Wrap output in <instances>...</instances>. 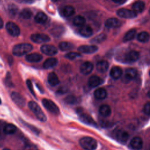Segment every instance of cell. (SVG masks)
<instances>
[{
	"instance_id": "obj_1",
	"label": "cell",
	"mask_w": 150,
	"mask_h": 150,
	"mask_svg": "<svg viewBox=\"0 0 150 150\" xmlns=\"http://www.w3.org/2000/svg\"><path fill=\"white\" fill-rule=\"evenodd\" d=\"M33 49V46L30 43H22L16 45L12 49V53L16 56H22L30 52Z\"/></svg>"
},
{
	"instance_id": "obj_2",
	"label": "cell",
	"mask_w": 150,
	"mask_h": 150,
	"mask_svg": "<svg viewBox=\"0 0 150 150\" xmlns=\"http://www.w3.org/2000/svg\"><path fill=\"white\" fill-rule=\"evenodd\" d=\"M28 107L39 121L42 122H45L46 121V116L38 103L33 101H29L28 103Z\"/></svg>"
},
{
	"instance_id": "obj_3",
	"label": "cell",
	"mask_w": 150,
	"mask_h": 150,
	"mask_svg": "<svg viewBox=\"0 0 150 150\" xmlns=\"http://www.w3.org/2000/svg\"><path fill=\"white\" fill-rule=\"evenodd\" d=\"M79 144L81 147L85 150H95L97 146L96 139L89 137H84L81 138Z\"/></svg>"
},
{
	"instance_id": "obj_4",
	"label": "cell",
	"mask_w": 150,
	"mask_h": 150,
	"mask_svg": "<svg viewBox=\"0 0 150 150\" xmlns=\"http://www.w3.org/2000/svg\"><path fill=\"white\" fill-rule=\"evenodd\" d=\"M42 104L44 106V107L49 111H50L51 113L54 114V115H58L59 114L60 110L57 105L52 100L47 99V98H43L42 101Z\"/></svg>"
},
{
	"instance_id": "obj_5",
	"label": "cell",
	"mask_w": 150,
	"mask_h": 150,
	"mask_svg": "<svg viewBox=\"0 0 150 150\" xmlns=\"http://www.w3.org/2000/svg\"><path fill=\"white\" fill-rule=\"evenodd\" d=\"M77 114L79 115L80 120L83 122H84L87 125H91V126H94V127L97 126L96 122L92 118V117L91 116H90L88 114L84 112L81 109H80V108L77 109Z\"/></svg>"
},
{
	"instance_id": "obj_6",
	"label": "cell",
	"mask_w": 150,
	"mask_h": 150,
	"mask_svg": "<svg viewBox=\"0 0 150 150\" xmlns=\"http://www.w3.org/2000/svg\"><path fill=\"white\" fill-rule=\"evenodd\" d=\"M5 27L8 33L11 36L16 37L20 35V33H21L20 28L14 22H7Z\"/></svg>"
},
{
	"instance_id": "obj_7",
	"label": "cell",
	"mask_w": 150,
	"mask_h": 150,
	"mask_svg": "<svg viewBox=\"0 0 150 150\" xmlns=\"http://www.w3.org/2000/svg\"><path fill=\"white\" fill-rule=\"evenodd\" d=\"M30 39L36 43H45L49 42L50 39L48 35L44 33H34L30 36Z\"/></svg>"
},
{
	"instance_id": "obj_8",
	"label": "cell",
	"mask_w": 150,
	"mask_h": 150,
	"mask_svg": "<svg viewBox=\"0 0 150 150\" xmlns=\"http://www.w3.org/2000/svg\"><path fill=\"white\" fill-rule=\"evenodd\" d=\"M117 14L120 17L126 18V19L134 18L137 15V13L134 12L132 10H130L125 8H121L118 9L117 11Z\"/></svg>"
},
{
	"instance_id": "obj_9",
	"label": "cell",
	"mask_w": 150,
	"mask_h": 150,
	"mask_svg": "<svg viewBox=\"0 0 150 150\" xmlns=\"http://www.w3.org/2000/svg\"><path fill=\"white\" fill-rule=\"evenodd\" d=\"M41 52L48 56H54L57 54V49L52 45H43L40 47Z\"/></svg>"
},
{
	"instance_id": "obj_10",
	"label": "cell",
	"mask_w": 150,
	"mask_h": 150,
	"mask_svg": "<svg viewBox=\"0 0 150 150\" xmlns=\"http://www.w3.org/2000/svg\"><path fill=\"white\" fill-rule=\"evenodd\" d=\"M11 98L12 101L18 106L22 107H24L25 105V100L23 97L22 95H21L19 93L16 92H12L11 94Z\"/></svg>"
},
{
	"instance_id": "obj_11",
	"label": "cell",
	"mask_w": 150,
	"mask_h": 150,
	"mask_svg": "<svg viewBox=\"0 0 150 150\" xmlns=\"http://www.w3.org/2000/svg\"><path fill=\"white\" fill-rule=\"evenodd\" d=\"M143 141L139 137H135L131 139L129 142V146L134 150H139L142 148Z\"/></svg>"
},
{
	"instance_id": "obj_12",
	"label": "cell",
	"mask_w": 150,
	"mask_h": 150,
	"mask_svg": "<svg viewBox=\"0 0 150 150\" xmlns=\"http://www.w3.org/2000/svg\"><path fill=\"white\" fill-rule=\"evenodd\" d=\"M78 51L86 54H91L97 51L98 47L96 45H82L78 47Z\"/></svg>"
},
{
	"instance_id": "obj_13",
	"label": "cell",
	"mask_w": 150,
	"mask_h": 150,
	"mask_svg": "<svg viewBox=\"0 0 150 150\" xmlns=\"http://www.w3.org/2000/svg\"><path fill=\"white\" fill-rule=\"evenodd\" d=\"M115 137L116 139L124 143L129 138V134L128 133L122 129H118L115 132Z\"/></svg>"
},
{
	"instance_id": "obj_14",
	"label": "cell",
	"mask_w": 150,
	"mask_h": 150,
	"mask_svg": "<svg viewBox=\"0 0 150 150\" xmlns=\"http://www.w3.org/2000/svg\"><path fill=\"white\" fill-rule=\"evenodd\" d=\"M93 69V64L90 62H85L80 66V72L84 74L87 75L89 74Z\"/></svg>"
},
{
	"instance_id": "obj_15",
	"label": "cell",
	"mask_w": 150,
	"mask_h": 150,
	"mask_svg": "<svg viewBox=\"0 0 150 150\" xmlns=\"http://www.w3.org/2000/svg\"><path fill=\"white\" fill-rule=\"evenodd\" d=\"M139 57V53L135 51L132 50L127 53L125 56V60L127 62L132 63L136 62Z\"/></svg>"
},
{
	"instance_id": "obj_16",
	"label": "cell",
	"mask_w": 150,
	"mask_h": 150,
	"mask_svg": "<svg viewBox=\"0 0 150 150\" xmlns=\"http://www.w3.org/2000/svg\"><path fill=\"white\" fill-rule=\"evenodd\" d=\"M121 23L120 20L115 18H109L105 22V26L108 28H115L120 27Z\"/></svg>"
},
{
	"instance_id": "obj_17",
	"label": "cell",
	"mask_w": 150,
	"mask_h": 150,
	"mask_svg": "<svg viewBox=\"0 0 150 150\" xmlns=\"http://www.w3.org/2000/svg\"><path fill=\"white\" fill-rule=\"evenodd\" d=\"M42 56L38 53H33L28 54L26 56L25 59L27 62L30 63H36L42 60Z\"/></svg>"
},
{
	"instance_id": "obj_18",
	"label": "cell",
	"mask_w": 150,
	"mask_h": 150,
	"mask_svg": "<svg viewBox=\"0 0 150 150\" xmlns=\"http://www.w3.org/2000/svg\"><path fill=\"white\" fill-rule=\"evenodd\" d=\"M101 79L96 75L91 76L88 80V86L91 87H96L102 83Z\"/></svg>"
},
{
	"instance_id": "obj_19",
	"label": "cell",
	"mask_w": 150,
	"mask_h": 150,
	"mask_svg": "<svg viewBox=\"0 0 150 150\" xmlns=\"http://www.w3.org/2000/svg\"><path fill=\"white\" fill-rule=\"evenodd\" d=\"M79 33L82 36L88 38L93 35V29L89 26H83L80 27L79 30Z\"/></svg>"
},
{
	"instance_id": "obj_20",
	"label": "cell",
	"mask_w": 150,
	"mask_h": 150,
	"mask_svg": "<svg viewBox=\"0 0 150 150\" xmlns=\"http://www.w3.org/2000/svg\"><path fill=\"white\" fill-rule=\"evenodd\" d=\"M47 81L50 86H55L59 83V79L55 73L51 72L47 76Z\"/></svg>"
},
{
	"instance_id": "obj_21",
	"label": "cell",
	"mask_w": 150,
	"mask_h": 150,
	"mask_svg": "<svg viewBox=\"0 0 150 150\" xmlns=\"http://www.w3.org/2000/svg\"><path fill=\"white\" fill-rule=\"evenodd\" d=\"M107 93L106 90L103 88H98L96 89L94 92V96L97 100H104L106 98Z\"/></svg>"
},
{
	"instance_id": "obj_22",
	"label": "cell",
	"mask_w": 150,
	"mask_h": 150,
	"mask_svg": "<svg viewBox=\"0 0 150 150\" xmlns=\"http://www.w3.org/2000/svg\"><path fill=\"white\" fill-rule=\"evenodd\" d=\"M57 62H58V61L56 58L50 57V58L47 59L44 62L43 66L46 69H51V68L54 67L55 66H56V64H57Z\"/></svg>"
},
{
	"instance_id": "obj_23",
	"label": "cell",
	"mask_w": 150,
	"mask_h": 150,
	"mask_svg": "<svg viewBox=\"0 0 150 150\" xmlns=\"http://www.w3.org/2000/svg\"><path fill=\"white\" fill-rule=\"evenodd\" d=\"M109 67L108 63L105 60H101L96 64V69L100 73L105 72Z\"/></svg>"
},
{
	"instance_id": "obj_24",
	"label": "cell",
	"mask_w": 150,
	"mask_h": 150,
	"mask_svg": "<svg viewBox=\"0 0 150 150\" xmlns=\"http://www.w3.org/2000/svg\"><path fill=\"white\" fill-rule=\"evenodd\" d=\"M98 111L100 114L104 117H108L111 113V108L110 107L109 105L107 104H103L101 105L99 108Z\"/></svg>"
},
{
	"instance_id": "obj_25",
	"label": "cell",
	"mask_w": 150,
	"mask_h": 150,
	"mask_svg": "<svg viewBox=\"0 0 150 150\" xmlns=\"http://www.w3.org/2000/svg\"><path fill=\"white\" fill-rule=\"evenodd\" d=\"M122 70L119 67H113L110 71V76L114 79H118L122 75Z\"/></svg>"
},
{
	"instance_id": "obj_26",
	"label": "cell",
	"mask_w": 150,
	"mask_h": 150,
	"mask_svg": "<svg viewBox=\"0 0 150 150\" xmlns=\"http://www.w3.org/2000/svg\"><path fill=\"white\" fill-rule=\"evenodd\" d=\"M59 49L62 51H68L74 47V44L69 42H62L59 43Z\"/></svg>"
},
{
	"instance_id": "obj_27",
	"label": "cell",
	"mask_w": 150,
	"mask_h": 150,
	"mask_svg": "<svg viewBox=\"0 0 150 150\" xmlns=\"http://www.w3.org/2000/svg\"><path fill=\"white\" fill-rule=\"evenodd\" d=\"M63 15L66 17H70L75 13V9L71 5H66L62 9Z\"/></svg>"
},
{
	"instance_id": "obj_28",
	"label": "cell",
	"mask_w": 150,
	"mask_h": 150,
	"mask_svg": "<svg viewBox=\"0 0 150 150\" xmlns=\"http://www.w3.org/2000/svg\"><path fill=\"white\" fill-rule=\"evenodd\" d=\"M47 20V15L42 12H39L37 13V14L35 16V21L38 23H40V24L45 23Z\"/></svg>"
},
{
	"instance_id": "obj_29",
	"label": "cell",
	"mask_w": 150,
	"mask_h": 150,
	"mask_svg": "<svg viewBox=\"0 0 150 150\" xmlns=\"http://www.w3.org/2000/svg\"><path fill=\"white\" fill-rule=\"evenodd\" d=\"M145 8V4L144 3V2L142 1H137L135 2H134L132 5V11L137 13H140Z\"/></svg>"
},
{
	"instance_id": "obj_30",
	"label": "cell",
	"mask_w": 150,
	"mask_h": 150,
	"mask_svg": "<svg viewBox=\"0 0 150 150\" xmlns=\"http://www.w3.org/2000/svg\"><path fill=\"white\" fill-rule=\"evenodd\" d=\"M137 76V71L134 68H128L125 70V76L128 80H133Z\"/></svg>"
},
{
	"instance_id": "obj_31",
	"label": "cell",
	"mask_w": 150,
	"mask_h": 150,
	"mask_svg": "<svg viewBox=\"0 0 150 150\" xmlns=\"http://www.w3.org/2000/svg\"><path fill=\"white\" fill-rule=\"evenodd\" d=\"M73 24L76 26H83L86 23V19L80 15H77L75 16L73 20Z\"/></svg>"
},
{
	"instance_id": "obj_32",
	"label": "cell",
	"mask_w": 150,
	"mask_h": 150,
	"mask_svg": "<svg viewBox=\"0 0 150 150\" xmlns=\"http://www.w3.org/2000/svg\"><path fill=\"white\" fill-rule=\"evenodd\" d=\"M16 131V127L12 124H6L4 127V132L5 134H12Z\"/></svg>"
},
{
	"instance_id": "obj_33",
	"label": "cell",
	"mask_w": 150,
	"mask_h": 150,
	"mask_svg": "<svg viewBox=\"0 0 150 150\" xmlns=\"http://www.w3.org/2000/svg\"><path fill=\"white\" fill-rule=\"evenodd\" d=\"M150 39V35L149 34L145 31L140 32L137 35V39L139 42L142 43H145L147 42Z\"/></svg>"
},
{
	"instance_id": "obj_34",
	"label": "cell",
	"mask_w": 150,
	"mask_h": 150,
	"mask_svg": "<svg viewBox=\"0 0 150 150\" xmlns=\"http://www.w3.org/2000/svg\"><path fill=\"white\" fill-rule=\"evenodd\" d=\"M136 33H137V31L134 29H132L128 30L124 35V36L123 38V40L124 42H127V41L132 40L135 37Z\"/></svg>"
},
{
	"instance_id": "obj_35",
	"label": "cell",
	"mask_w": 150,
	"mask_h": 150,
	"mask_svg": "<svg viewBox=\"0 0 150 150\" xmlns=\"http://www.w3.org/2000/svg\"><path fill=\"white\" fill-rule=\"evenodd\" d=\"M32 12L29 8H25L20 12V16L24 19H28L32 16Z\"/></svg>"
},
{
	"instance_id": "obj_36",
	"label": "cell",
	"mask_w": 150,
	"mask_h": 150,
	"mask_svg": "<svg viewBox=\"0 0 150 150\" xmlns=\"http://www.w3.org/2000/svg\"><path fill=\"white\" fill-rule=\"evenodd\" d=\"M64 101L69 104H75L77 103V98L73 95H69L64 98Z\"/></svg>"
},
{
	"instance_id": "obj_37",
	"label": "cell",
	"mask_w": 150,
	"mask_h": 150,
	"mask_svg": "<svg viewBox=\"0 0 150 150\" xmlns=\"http://www.w3.org/2000/svg\"><path fill=\"white\" fill-rule=\"evenodd\" d=\"M106 39V36L104 34H100L97 36H96L94 38H93L91 40L92 43H98L102 42Z\"/></svg>"
},
{
	"instance_id": "obj_38",
	"label": "cell",
	"mask_w": 150,
	"mask_h": 150,
	"mask_svg": "<svg viewBox=\"0 0 150 150\" xmlns=\"http://www.w3.org/2000/svg\"><path fill=\"white\" fill-rule=\"evenodd\" d=\"M81 54L77 52H70L67 53L65 57L70 60H74L77 57H80Z\"/></svg>"
},
{
	"instance_id": "obj_39",
	"label": "cell",
	"mask_w": 150,
	"mask_h": 150,
	"mask_svg": "<svg viewBox=\"0 0 150 150\" xmlns=\"http://www.w3.org/2000/svg\"><path fill=\"white\" fill-rule=\"evenodd\" d=\"M142 111L145 114L147 115H150V102H148L145 104Z\"/></svg>"
},
{
	"instance_id": "obj_40",
	"label": "cell",
	"mask_w": 150,
	"mask_h": 150,
	"mask_svg": "<svg viewBox=\"0 0 150 150\" xmlns=\"http://www.w3.org/2000/svg\"><path fill=\"white\" fill-rule=\"evenodd\" d=\"M26 85L28 86V88L29 90V91L32 94L33 96H34L35 97V92H34V90H33V85H32V81L28 79L26 81Z\"/></svg>"
},
{
	"instance_id": "obj_41",
	"label": "cell",
	"mask_w": 150,
	"mask_h": 150,
	"mask_svg": "<svg viewBox=\"0 0 150 150\" xmlns=\"http://www.w3.org/2000/svg\"><path fill=\"white\" fill-rule=\"evenodd\" d=\"M5 124H6L4 122L0 121V144H1V140L2 139V133H4V127Z\"/></svg>"
},
{
	"instance_id": "obj_42",
	"label": "cell",
	"mask_w": 150,
	"mask_h": 150,
	"mask_svg": "<svg viewBox=\"0 0 150 150\" xmlns=\"http://www.w3.org/2000/svg\"><path fill=\"white\" fill-rule=\"evenodd\" d=\"M10 78H11V77H10V74H9V73H8V74H6V84H7L8 86H11V85H12V82H11V81H9V79Z\"/></svg>"
},
{
	"instance_id": "obj_43",
	"label": "cell",
	"mask_w": 150,
	"mask_h": 150,
	"mask_svg": "<svg viewBox=\"0 0 150 150\" xmlns=\"http://www.w3.org/2000/svg\"><path fill=\"white\" fill-rule=\"evenodd\" d=\"M10 12L12 13V14H15L16 13V11H17V8H16V6H14V7H10Z\"/></svg>"
},
{
	"instance_id": "obj_44",
	"label": "cell",
	"mask_w": 150,
	"mask_h": 150,
	"mask_svg": "<svg viewBox=\"0 0 150 150\" xmlns=\"http://www.w3.org/2000/svg\"><path fill=\"white\" fill-rule=\"evenodd\" d=\"M4 26V22L2 18L0 17V29H1Z\"/></svg>"
},
{
	"instance_id": "obj_45",
	"label": "cell",
	"mask_w": 150,
	"mask_h": 150,
	"mask_svg": "<svg viewBox=\"0 0 150 150\" xmlns=\"http://www.w3.org/2000/svg\"><path fill=\"white\" fill-rule=\"evenodd\" d=\"M113 2H115V3H118V2H120L121 1H122V0H112Z\"/></svg>"
},
{
	"instance_id": "obj_46",
	"label": "cell",
	"mask_w": 150,
	"mask_h": 150,
	"mask_svg": "<svg viewBox=\"0 0 150 150\" xmlns=\"http://www.w3.org/2000/svg\"><path fill=\"white\" fill-rule=\"evenodd\" d=\"M147 96H148V97L149 98H150V91L148 92V93H147Z\"/></svg>"
},
{
	"instance_id": "obj_47",
	"label": "cell",
	"mask_w": 150,
	"mask_h": 150,
	"mask_svg": "<svg viewBox=\"0 0 150 150\" xmlns=\"http://www.w3.org/2000/svg\"><path fill=\"white\" fill-rule=\"evenodd\" d=\"M51 1H53V2H56V1H57V0H51Z\"/></svg>"
},
{
	"instance_id": "obj_48",
	"label": "cell",
	"mask_w": 150,
	"mask_h": 150,
	"mask_svg": "<svg viewBox=\"0 0 150 150\" xmlns=\"http://www.w3.org/2000/svg\"><path fill=\"white\" fill-rule=\"evenodd\" d=\"M3 150H11V149H7V148H5V149H4Z\"/></svg>"
},
{
	"instance_id": "obj_49",
	"label": "cell",
	"mask_w": 150,
	"mask_h": 150,
	"mask_svg": "<svg viewBox=\"0 0 150 150\" xmlns=\"http://www.w3.org/2000/svg\"><path fill=\"white\" fill-rule=\"evenodd\" d=\"M1 104V98H0V104Z\"/></svg>"
},
{
	"instance_id": "obj_50",
	"label": "cell",
	"mask_w": 150,
	"mask_h": 150,
	"mask_svg": "<svg viewBox=\"0 0 150 150\" xmlns=\"http://www.w3.org/2000/svg\"><path fill=\"white\" fill-rule=\"evenodd\" d=\"M147 150H150V148H149L148 149H147Z\"/></svg>"
},
{
	"instance_id": "obj_51",
	"label": "cell",
	"mask_w": 150,
	"mask_h": 150,
	"mask_svg": "<svg viewBox=\"0 0 150 150\" xmlns=\"http://www.w3.org/2000/svg\"><path fill=\"white\" fill-rule=\"evenodd\" d=\"M149 76H150V71H149Z\"/></svg>"
},
{
	"instance_id": "obj_52",
	"label": "cell",
	"mask_w": 150,
	"mask_h": 150,
	"mask_svg": "<svg viewBox=\"0 0 150 150\" xmlns=\"http://www.w3.org/2000/svg\"><path fill=\"white\" fill-rule=\"evenodd\" d=\"M149 12H150V9H149Z\"/></svg>"
}]
</instances>
